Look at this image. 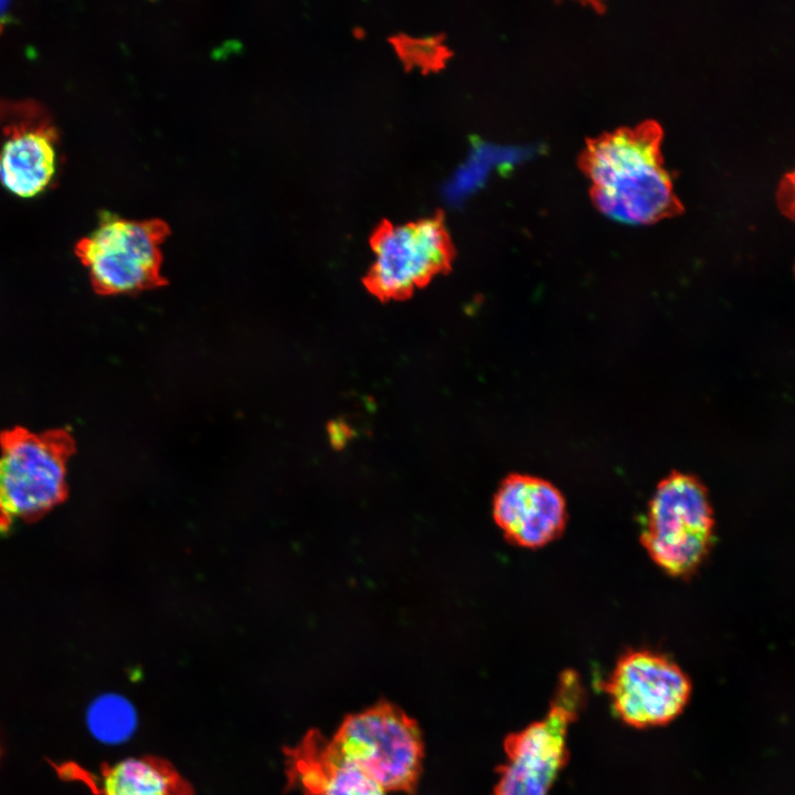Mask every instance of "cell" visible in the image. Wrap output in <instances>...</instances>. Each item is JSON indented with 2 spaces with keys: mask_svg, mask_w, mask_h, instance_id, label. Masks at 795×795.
Here are the masks:
<instances>
[{
  "mask_svg": "<svg viewBox=\"0 0 795 795\" xmlns=\"http://www.w3.org/2000/svg\"><path fill=\"white\" fill-rule=\"evenodd\" d=\"M662 129L655 120L621 127L586 141L579 158L592 182L594 205L629 224H649L682 212L660 152Z\"/></svg>",
  "mask_w": 795,
  "mask_h": 795,
  "instance_id": "obj_1",
  "label": "cell"
},
{
  "mask_svg": "<svg viewBox=\"0 0 795 795\" xmlns=\"http://www.w3.org/2000/svg\"><path fill=\"white\" fill-rule=\"evenodd\" d=\"M75 449L65 428L34 433L15 426L0 433V534L41 519L66 499Z\"/></svg>",
  "mask_w": 795,
  "mask_h": 795,
  "instance_id": "obj_2",
  "label": "cell"
},
{
  "mask_svg": "<svg viewBox=\"0 0 795 795\" xmlns=\"http://www.w3.org/2000/svg\"><path fill=\"white\" fill-rule=\"evenodd\" d=\"M713 529V511L704 485L695 476L674 471L654 492L640 540L666 573L688 576L708 555Z\"/></svg>",
  "mask_w": 795,
  "mask_h": 795,
  "instance_id": "obj_3",
  "label": "cell"
},
{
  "mask_svg": "<svg viewBox=\"0 0 795 795\" xmlns=\"http://www.w3.org/2000/svg\"><path fill=\"white\" fill-rule=\"evenodd\" d=\"M330 742L385 792L416 787L424 755L422 733L400 708L381 702L348 716Z\"/></svg>",
  "mask_w": 795,
  "mask_h": 795,
  "instance_id": "obj_4",
  "label": "cell"
},
{
  "mask_svg": "<svg viewBox=\"0 0 795 795\" xmlns=\"http://www.w3.org/2000/svg\"><path fill=\"white\" fill-rule=\"evenodd\" d=\"M584 702L577 675L563 672L548 713L506 739V762L491 795H548L568 761L569 728Z\"/></svg>",
  "mask_w": 795,
  "mask_h": 795,
  "instance_id": "obj_5",
  "label": "cell"
},
{
  "mask_svg": "<svg viewBox=\"0 0 795 795\" xmlns=\"http://www.w3.org/2000/svg\"><path fill=\"white\" fill-rule=\"evenodd\" d=\"M166 234L167 227L159 221L105 213L74 251L97 294H135L166 284L160 272V244Z\"/></svg>",
  "mask_w": 795,
  "mask_h": 795,
  "instance_id": "obj_6",
  "label": "cell"
},
{
  "mask_svg": "<svg viewBox=\"0 0 795 795\" xmlns=\"http://www.w3.org/2000/svg\"><path fill=\"white\" fill-rule=\"evenodd\" d=\"M373 261L363 278L382 301L403 300L451 269L454 248L444 221L383 222L371 236Z\"/></svg>",
  "mask_w": 795,
  "mask_h": 795,
  "instance_id": "obj_7",
  "label": "cell"
},
{
  "mask_svg": "<svg viewBox=\"0 0 795 795\" xmlns=\"http://www.w3.org/2000/svg\"><path fill=\"white\" fill-rule=\"evenodd\" d=\"M613 711L627 725L647 729L675 720L687 707L692 686L669 657L648 649L628 650L603 683Z\"/></svg>",
  "mask_w": 795,
  "mask_h": 795,
  "instance_id": "obj_8",
  "label": "cell"
},
{
  "mask_svg": "<svg viewBox=\"0 0 795 795\" xmlns=\"http://www.w3.org/2000/svg\"><path fill=\"white\" fill-rule=\"evenodd\" d=\"M59 134L47 109L31 99H0V181L11 193L32 198L52 182Z\"/></svg>",
  "mask_w": 795,
  "mask_h": 795,
  "instance_id": "obj_9",
  "label": "cell"
},
{
  "mask_svg": "<svg viewBox=\"0 0 795 795\" xmlns=\"http://www.w3.org/2000/svg\"><path fill=\"white\" fill-rule=\"evenodd\" d=\"M494 519L505 538L523 548H540L556 539L566 523L565 500L542 478L513 474L498 487Z\"/></svg>",
  "mask_w": 795,
  "mask_h": 795,
  "instance_id": "obj_10",
  "label": "cell"
},
{
  "mask_svg": "<svg viewBox=\"0 0 795 795\" xmlns=\"http://www.w3.org/2000/svg\"><path fill=\"white\" fill-rule=\"evenodd\" d=\"M286 754V773L303 795H385L367 773L342 757L318 731L308 732Z\"/></svg>",
  "mask_w": 795,
  "mask_h": 795,
  "instance_id": "obj_11",
  "label": "cell"
},
{
  "mask_svg": "<svg viewBox=\"0 0 795 795\" xmlns=\"http://www.w3.org/2000/svg\"><path fill=\"white\" fill-rule=\"evenodd\" d=\"M103 795H193L190 783L166 760L131 757L102 768Z\"/></svg>",
  "mask_w": 795,
  "mask_h": 795,
  "instance_id": "obj_12",
  "label": "cell"
},
{
  "mask_svg": "<svg viewBox=\"0 0 795 795\" xmlns=\"http://www.w3.org/2000/svg\"><path fill=\"white\" fill-rule=\"evenodd\" d=\"M87 722L91 732L100 741L116 743L127 739L135 727V712L121 697L107 695L89 707Z\"/></svg>",
  "mask_w": 795,
  "mask_h": 795,
  "instance_id": "obj_13",
  "label": "cell"
}]
</instances>
